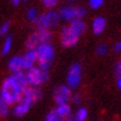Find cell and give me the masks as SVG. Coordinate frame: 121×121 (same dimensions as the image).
Instances as JSON below:
<instances>
[{
    "label": "cell",
    "mask_w": 121,
    "mask_h": 121,
    "mask_svg": "<svg viewBox=\"0 0 121 121\" xmlns=\"http://www.w3.org/2000/svg\"><path fill=\"white\" fill-rule=\"evenodd\" d=\"M41 98V91L39 90V88H32V87H27L25 89V91L22 93L21 99L19 100V102H17L13 107V116L16 117H22L29 111V109L31 108L32 103H35L36 101Z\"/></svg>",
    "instance_id": "obj_1"
},
{
    "label": "cell",
    "mask_w": 121,
    "mask_h": 121,
    "mask_svg": "<svg viewBox=\"0 0 121 121\" xmlns=\"http://www.w3.org/2000/svg\"><path fill=\"white\" fill-rule=\"evenodd\" d=\"M23 91L25 90L11 78V76H9L8 78L4 79L2 84H1L0 95L11 106V104H16L17 102H19Z\"/></svg>",
    "instance_id": "obj_2"
},
{
    "label": "cell",
    "mask_w": 121,
    "mask_h": 121,
    "mask_svg": "<svg viewBox=\"0 0 121 121\" xmlns=\"http://www.w3.org/2000/svg\"><path fill=\"white\" fill-rule=\"evenodd\" d=\"M37 55V63L38 67L43 70H47L50 68L52 61L55 59V49L50 42L42 43L41 46L35 50Z\"/></svg>",
    "instance_id": "obj_3"
},
{
    "label": "cell",
    "mask_w": 121,
    "mask_h": 121,
    "mask_svg": "<svg viewBox=\"0 0 121 121\" xmlns=\"http://www.w3.org/2000/svg\"><path fill=\"white\" fill-rule=\"evenodd\" d=\"M51 38L52 33L50 32V30L37 29L35 32H32L28 37V39L26 41V47L28 50H36L42 43L50 42Z\"/></svg>",
    "instance_id": "obj_4"
},
{
    "label": "cell",
    "mask_w": 121,
    "mask_h": 121,
    "mask_svg": "<svg viewBox=\"0 0 121 121\" xmlns=\"http://www.w3.org/2000/svg\"><path fill=\"white\" fill-rule=\"evenodd\" d=\"M26 79L28 87L32 88H39L41 84L47 82L49 79V73L47 70H43L39 68L38 66L33 67L31 69L27 70L26 72Z\"/></svg>",
    "instance_id": "obj_5"
},
{
    "label": "cell",
    "mask_w": 121,
    "mask_h": 121,
    "mask_svg": "<svg viewBox=\"0 0 121 121\" xmlns=\"http://www.w3.org/2000/svg\"><path fill=\"white\" fill-rule=\"evenodd\" d=\"M59 21H60V17L58 12L56 10H48L38 17L36 26L37 29L50 30L51 28H55L59 23Z\"/></svg>",
    "instance_id": "obj_6"
},
{
    "label": "cell",
    "mask_w": 121,
    "mask_h": 121,
    "mask_svg": "<svg viewBox=\"0 0 121 121\" xmlns=\"http://www.w3.org/2000/svg\"><path fill=\"white\" fill-rule=\"evenodd\" d=\"M81 74H82V71H81L80 63L72 65L67 73V86L70 89H76L80 84Z\"/></svg>",
    "instance_id": "obj_7"
},
{
    "label": "cell",
    "mask_w": 121,
    "mask_h": 121,
    "mask_svg": "<svg viewBox=\"0 0 121 121\" xmlns=\"http://www.w3.org/2000/svg\"><path fill=\"white\" fill-rule=\"evenodd\" d=\"M53 99L58 106L68 104L69 100L71 99V89L66 84L56 87L53 90Z\"/></svg>",
    "instance_id": "obj_8"
},
{
    "label": "cell",
    "mask_w": 121,
    "mask_h": 121,
    "mask_svg": "<svg viewBox=\"0 0 121 121\" xmlns=\"http://www.w3.org/2000/svg\"><path fill=\"white\" fill-rule=\"evenodd\" d=\"M60 40H61V44L66 48H70L76 46L79 40V37H77L71 30L69 29L68 26L62 27L61 32H60Z\"/></svg>",
    "instance_id": "obj_9"
},
{
    "label": "cell",
    "mask_w": 121,
    "mask_h": 121,
    "mask_svg": "<svg viewBox=\"0 0 121 121\" xmlns=\"http://www.w3.org/2000/svg\"><path fill=\"white\" fill-rule=\"evenodd\" d=\"M59 17L65 21H73L78 19V7H72V6H63L59 10Z\"/></svg>",
    "instance_id": "obj_10"
},
{
    "label": "cell",
    "mask_w": 121,
    "mask_h": 121,
    "mask_svg": "<svg viewBox=\"0 0 121 121\" xmlns=\"http://www.w3.org/2000/svg\"><path fill=\"white\" fill-rule=\"evenodd\" d=\"M8 68L12 73H17V72H21L23 71V60H22V56H13L10 58L9 62H8Z\"/></svg>",
    "instance_id": "obj_11"
},
{
    "label": "cell",
    "mask_w": 121,
    "mask_h": 121,
    "mask_svg": "<svg viewBox=\"0 0 121 121\" xmlns=\"http://www.w3.org/2000/svg\"><path fill=\"white\" fill-rule=\"evenodd\" d=\"M22 60H23V68L26 70H29L33 67H36L37 63V55L35 50H27L25 55L22 56Z\"/></svg>",
    "instance_id": "obj_12"
},
{
    "label": "cell",
    "mask_w": 121,
    "mask_h": 121,
    "mask_svg": "<svg viewBox=\"0 0 121 121\" xmlns=\"http://www.w3.org/2000/svg\"><path fill=\"white\" fill-rule=\"evenodd\" d=\"M68 27H69V29L71 30L77 37H80L81 35L84 32L87 26H86V22L82 21L81 19H76V20L70 22V25Z\"/></svg>",
    "instance_id": "obj_13"
},
{
    "label": "cell",
    "mask_w": 121,
    "mask_h": 121,
    "mask_svg": "<svg viewBox=\"0 0 121 121\" xmlns=\"http://www.w3.org/2000/svg\"><path fill=\"white\" fill-rule=\"evenodd\" d=\"M107 26L106 19L103 17H95L93 20H92V31L95 35H101V33L104 31Z\"/></svg>",
    "instance_id": "obj_14"
},
{
    "label": "cell",
    "mask_w": 121,
    "mask_h": 121,
    "mask_svg": "<svg viewBox=\"0 0 121 121\" xmlns=\"http://www.w3.org/2000/svg\"><path fill=\"white\" fill-rule=\"evenodd\" d=\"M56 114L58 116V118L60 120H63V119H69L71 117V108H70L69 104H61V106H58L55 109Z\"/></svg>",
    "instance_id": "obj_15"
},
{
    "label": "cell",
    "mask_w": 121,
    "mask_h": 121,
    "mask_svg": "<svg viewBox=\"0 0 121 121\" xmlns=\"http://www.w3.org/2000/svg\"><path fill=\"white\" fill-rule=\"evenodd\" d=\"M38 17H39V13H38V10L35 7H30L27 9L26 11V18L31 22H36L37 21Z\"/></svg>",
    "instance_id": "obj_16"
},
{
    "label": "cell",
    "mask_w": 121,
    "mask_h": 121,
    "mask_svg": "<svg viewBox=\"0 0 121 121\" xmlns=\"http://www.w3.org/2000/svg\"><path fill=\"white\" fill-rule=\"evenodd\" d=\"M11 48H12V38L11 37H7L4 39L2 47H1V55L2 56H7L10 52Z\"/></svg>",
    "instance_id": "obj_17"
},
{
    "label": "cell",
    "mask_w": 121,
    "mask_h": 121,
    "mask_svg": "<svg viewBox=\"0 0 121 121\" xmlns=\"http://www.w3.org/2000/svg\"><path fill=\"white\" fill-rule=\"evenodd\" d=\"M9 110H10V104L0 95V116L6 117L9 113Z\"/></svg>",
    "instance_id": "obj_18"
},
{
    "label": "cell",
    "mask_w": 121,
    "mask_h": 121,
    "mask_svg": "<svg viewBox=\"0 0 121 121\" xmlns=\"http://www.w3.org/2000/svg\"><path fill=\"white\" fill-rule=\"evenodd\" d=\"M87 116H88V111L86 108H79L76 113H74L73 120L74 121H84L87 119Z\"/></svg>",
    "instance_id": "obj_19"
},
{
    "label": "cell",
    "mask_w": 121,
    "mask_h": 121,
    "mask_svg": "<svg viewBox=\"0 0 121 121\" xmlns=\"http://www.w3.org/2000/svg\"><path fill=\"white\" fill-rule=\"evenodd\" d=\"M40 1H41V4H43V7L48 8L50 10H52L59 2V0H40Z\"/></svg>",
    "instance_id": "obj_20"
},
{
    "label": "cell",
    "mask_w": 121,
    "mask_h": 121,
    "mask_svg": "<svg viewBox=\"0 0 121 121\" xmlns=\"http://www.w3.org/2000/svg\"><path fill=\"white\" fill-rule=\"evenodd\" d=\"M95 52H97V55L98 56H104L107 55V52H108V47H107V44H99L98 47H97V49H95Z\"/></svg>",
    "instance_id": "obj_21"
},
{
    "label": "cell",
    "mask_w": 121,
    "mask_h": 121,
    "mask_svg": "<svg viewBox=\"0 0 121 121\" xmlns=\"http://www.w3.org/2000/svg\"><path fill=\"white\" fill-rule=\"evenodd\" d=\"M104 0H89V6L91 9H99L103 4Z\"/></svg>",
    "instance_id": "obj_22"
},
{
    "label": "cell",
    "mask_w": 121,
    "mask_h": 121,
    "mask_svg": "<svg viewBox=\"0 0 121 121\" xmlns=\"http://www.w3.org/2000/svg\"><path fill=\"white\" fill-rule=\"evenodd\" d=\"M10 29V22L9 21H6L4 22L1 26H0V36H4V35H7L8 31Z\"/></svg>",
    "instance_id": "obj_23"
},
{
    "label": "cell",
    "mask_w": 121,
    "mask_h": 121,
    "mask_svg": "<svg viewBox=\"0 0 121 121\" xmlns=\"http://www.w3.org/2000/svg\"><path fill=\"white\" fill-rule=\"evenodd\" d=\"M44 121H61L60 119L58 118V116L56 114L55 110H52L51 112H49L47 114V117H46V120Z\"/></svg>",
    "instance_id": "obj_24"
},
{
    "label": "cell",
    "mask_w": 121,
    "mask_h": 121,
    "mask_svg": "<svg viewBox=\"0 0 121 121\" xmlns=\"http://www.w3.org/2000/svg\"><path fill=\"white\" fill-rule=\"evenodd\" d=\"M113 71L118 78H121V60L116 62V65L113 67Z\"/></svg>",
    "instance_id": "obj_25"
},
{
    "label": "cell",
    "mask_w": 121,
    "mask_h": 121,
    "mask_svg": "<svg viewBox=\"0 0 121 121\" xmlns=\"http://www.w3.org/2000/svg\"><path fill=\"white\" fill-rule=\"evenodd\" d=\"M80 101H81V97H80V95H76L73 97V102L74 103H80Z\"/></svg>",
    "instance_id": "obj_26"
},
{
    "label": "cell",
    "mask_w": 121,
    "mask_h": 121,
    "mask_svg": "<svg viewBox=\"0 0 121 121\" xmlns=\"http://www.w3.org/2000/svg\"><path fill=\"white\" fill-rule=\"evenodd\" d=\"M113 49H114V51L116 52H120V42H118V43L114 44Z\"/></svg>",
    "instance_id": "obj_27"
},
{
    "label": "cell",
    "mask_w": 121,
    "mask_h": 121,
    "mask_svg": "<svg viewBox=\"0 0 121 121\" xmlns=\"http://www.w3.org/2000/svg\"><path fill=\"white\" fill-rule=\"evenodd\" d=\"M117 84H118V87H119V89L121 90V78H118V80H117Z\"/></svg>",
    "instance_id": "obj_28"
},
{
    "label": "cell",
    "mask_w": 121,
    "mask_h": 121,
    "mask_svg": "<svg viewBox=\"0 0 121 121\" xmlns=\"http://www.w3.org/2000/svg\"><path fill=\"white\" fill-rule=\"evenodd\" d=\"M12 2H13V4L15 6H17V4H19V2H20V0H11Z\"/></svg>",
    "instance_id": "obj_29"
},
{
    "label": "cell",
    "mask_w": 121,
    "mask_h": 121,
    "mask_svg": "<svg viewBox=\"0 0 121 121\" xmlns=\"http://www.w3.org/2000/svg\"><path fill=\"white\" fill-rule=\"evenodd\" d=\"M67 1H69V2H73L74 0H67Z\"/></svg>",
    "instance_id": "obj_30"
},
{
    "label": "cell",
    "mask_w": 121,
    "mask_h": 121,
    "mask_svg": "<svg viewBox=\"0 0 121 121\" xmlns=\"http://www.w3.org/2000/svg\"><path fill=\"white\" fill-rule=\"evenodd\" d=\"M120 52H121V42H120Z\"/></svg>",
    "instance_id": "obj_31"
}]
</instances>
